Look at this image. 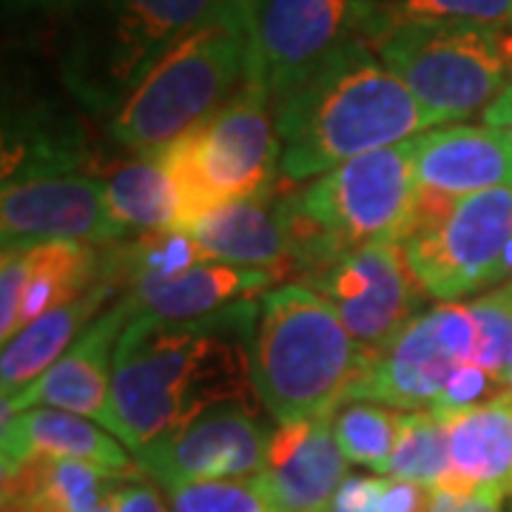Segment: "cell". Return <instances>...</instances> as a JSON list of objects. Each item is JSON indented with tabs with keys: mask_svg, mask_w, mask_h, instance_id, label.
Returning a JSON list of instances; mask_svg holds the SVG:
<instances>
[{
	"mask_svg": "<svg viewBox=\"0 0 512 512\" xmlns=\"http://www.w3.org/2000/svg\"><path fill=\"white\" fill-rule=\"evenodd\" d=\"M259 302H237L202 319L160 322L131 311L114 348L111 393L123 444L140 456L202 413L242 404L259 413L254 330Z\"/></svg>",
	"mask_w": 512,
	"mask_h": 512,
	"instance_id": "obj_1",
	"label": "cell"
},
{
	"mask_svg": "<svg viewBox=\"0 0 512 512\" xmlns=\"http://www.w3.org/2000/svg\"><path fill=\"white\" fill-rule=\"evenodd\" d=\"M271 106L279 174L288 183L322 177L439 126L367 43L333 52Z\"/></svg>",
	"mask_w": 512,
	"mask_h": 512,
	"instance_id": "obj_2",
	"label": "cell"
},
{
	"mask_svg": "<svg viewBox=\"0 0 512 512\" xmlns=\"http://www.w3.org/2000/svg\"><path fill=\"white\" fill-rule=\"evenodd\" d=\"M256 66L251 0H220L157 60L106 131L137 154L157 151L220 111Z\"/></svg>",
	"mask_w": 512,
	"mask_h": 512,
	"instance_id": "obj_3",
	"label": "cell"
},
{
	"mask_svg": "<svg viewBox=\"0 0 512 512\" xmlns=\"http://www.w3.org/2000/svg\"><path fill=\"white\" fill-rule=\"evenodd\" d=\"M370 365L328 302L302 282L262 296L254 330V387L276 424L333 419Z\"/></svg>",
	"mask_w": 512,
	"mask_h": 512,
	"instance_id": "obj_4",
	"label": "cell"
},
{
	"mask_svg": "<svg viewBox=\"0 0 512 512\" xmlns=\"http://www.w3.org/2000/svg\"><path fill=\"white\" fill-rule=\"evenodd\" d=\"M416 137L370 151L279 200L296 274L373 242H402L416 205Z\"/></svg>",
	"mask_w": 512,
	"mask_h": 512,
	"instance_id": "obj_5",
	"label": "cell"
},
{
	"mask_svg": "<svg viewBox=\"0 0 512 512\" xmlns=\"http://www.w3.org/2000/svg\"><path fill=\"white\" fill-rule=\"evenodd\" d=\"M220 0H80L66 18L60 80L94 117H111L157 60Z\"/></svg>",
	"mask_w": 512,
	"mask_h": 512,
	"instance_id": "obj_6",
	"label": "cell"
},
{
	"mask_svg": "<svg viewBox=\"0 0 512 512\" xmlns=\"http://www.w3.org/2000/svg\"><path fill=\"white\" fill-rule=\"evenodd\" d=\"M157 151L180 183L185 225L228 202L271 197L279 177V137L262 66L220 111Z\"/></svg>",
	"mask_w": 512,
	"mask_h": 512,
	"instance_id": "obj_7",
	"label": "cell"
},
{
	"mask_svg": "<svg viewBox=\"0 0 512 512\" xmlns=\"http://www.w3.org/2000/svg\"><path fill=\"white\" fill-rule=\"evenodd\" d=\"M376 52L439 123L484 114L512 80V26L399 23Z\"/></svg>",
	"mask_w": 512,
	"mask_h": 512,
	"instance_id": "obj_8",
	"label": "cell"
},
{
	"mask_svg": "<svg viewBox=\"0 0 512 512\" xmlns=\"http://www.w3.org/2000/svg\"><path fill=\"white\" fill-rule=\"evenodd\" d=\"M271 103L348 43L379 49L396 29L393 0H251Z\"/></svg>",
	"mask_w": 512,
	"mask_h": 512,
	"instance_id": "obj_9",
	"label": "cell"
},
{
	"mask_svg": "<svg viewBox=\"0 0 512 512\" xmlns=\"http://www.w3.org/2000/svg\"><path fill=\"white\" fill-rule=\"evenodd\" d=\"M510 245V185L461 197L444 217L413 228L402 239L421 288L441 302H456L504 282V256Z\"/></svg>",
	"mask_w": 512,
	"mask_h": 512,
	"instance_id": "obj_10",
	"label": "cell"
},
{
	"mask_svg": "<svg viewBox=\"0 0 512 512\" xmlns=\"http://www.w3.org/2000/svg\"><path fill=\"white\" fill-rule=\"evenodd\" d=\"M476 350V322L461 302H441L416 316L353 384L348 402L393 410H433L461 365Z\"/></svg>",
	"mask_w": 512,
	"mask_h": 512,
	"instance_id": "obj_11",
	"label": "cell"
},
{
	"mask_svg": "<svg viewBox=\"0 0 512 512\" xmlns=\"http://www.w3.org/2000/svg\"><path fill=\"white\" fill-rule=\"evenodd\" d=\"M299 282L328 302L370 356L382 353L421 316V302L427 296L396 239L356 248Z\"/></svg>",
	"mask_w": 512,
	"mask_h": 512,
	"instance_id": "obj_12",
	"label": "cell"
},
{
	"mask_svg": "<svg viewBox=\"0 0 512 512\" xmlns=\"http://www.w3.org/2000/svg\"><path fill=\"white\" fill-rule=\"evenodd\" d=\"M271 433L262 430L256 410L242 404H225L202 413L177 436L151 444L137 458L148 478L163 490L220 481V478H254L265 467Z\"/></svg>",
	"mask_w": 512,
	"mask_h": 512,
	"instance_id": "obj_13",
	"label": "cell"
},
{
	"mask_svg": "<svg viewBox=\"0 0 512 512\" xmlns=\"http://www.w3.org/2000/svg\"><path fill=\"white\" fill-rule=\"evenodd\" d=\"M0 237L3 245L55 239L92 245L126 242L111 220L103 180L89 174L3 183Z\"/></svg>",
	"mask_w": 512,
	"mask_h": 512,
	"instance_id": "obj_14",
	"label": "cell"
},
{
	"mask_svg": "<svg viewBox=\"0 0 512 512\" xmlns=\"http://www.w3.org/2000/svg\"><path fill=\"white\" fill-rule=\"evenodd\" d=\"M131 319L126 296H120L109 311L97 316L80 339L60 356L49 373H43L29 390L15 399H3V416L20 413L29 407H55L74 416L106 427L114 439H123V427L114 410L111 393V370H114V348L120 333Z\"/></svg>",
	"mask_w": 512,
	"mask_h": 512,
	"instance_id": "obj_15",
	"label": "cell"
},
{
	"mask_svg": "<svg viewBox=\"0 0 512 512\" xmlns=\"http://www.w3.org/2000/svg\"><path fill=\"white\" fill-rule=\"evenodd\" d=\"M333 419L276 424L265 467L256 476L274 512H330L348 478V458L333 436Z\"/></svg>",
	"mask_w": 512,
	"mask_h": 512,
	"instance_id": "obj_16",
	"label": "cell"
},
{
	"mask_svg": "<svg viewBox=\"0 0 512 512\" xmlns=\"http://www.w3.org/2000/svg\"><path fill=\"white\" fill-rule=\"evenodd\" d=\"M3 473L29 458H63L94 464L123 478H146L131 450L111 436L106 427L55 407H29L3 416Z\"/></svg>",
	"mask_w": 512,
	"mask_h": 512,
	"instance_id": "obj_17",
	"label": "cell"
},
{
	"mask_svg": "<svg viewBox=\"0 0 512 512\" xmlns=\"http://www.w3.org/2000/svg\"><path fill=\"white\" fill-rule=\"evenodd\" d=\"M288 274L276 268H239L222 262H200L183 274L137 279L126 288V302L137 316L160 322L202 319L228 305L265 296Z\"/></svg>",
	"mask_w": 512,
	"mask_h": 512,
	"instance_id": "obj_18",
	"label": "cell"
},
{
	"mask_svg": "<svg viewBox=\"0 0 512 512\" xmlns=\"http://www.w3.org/2000/svg\"><path fill=\"white\" fill-rule=\"evenodd\" d=\"M416 185L441 197L512 188V148L490 126L430 128L416 137Z\"/></svg>",
	"mask_w": 512,
	"mask_h": 512,
	"instance_id": "obj_19",
	"label": "cell"
},
{
	"mask_svg": "<svg viewBox=\"0 0 512 512\" xmlns=\"http://www.w3.org/2000/svg\"><path fill=\"white\" fill-rule=\"evenodd\" d=\"M183 231L197 242L205 262L296 274L282 211L271 197L220 205L188 222Z\"/></svg>",
	"mask_w": 512,
	"mask_h": 512,
	"instance_id": "obj_20",
	"label": "cell"
},
{
	"mask_svg": "<svg viewBox=\"0 0 512 512\" xmlns=\"http://www.w3.org/2000/svg\"><path fill=\"white\" fill-rule=\"evenodd\" d=\"M447 427L453 476L441 490L512 495V402L498 399L436 413Z\"/></svg>",
	"mask_w": 512,
	"mask_h": 512,
	"instance_id": "obj_21",
	"label": "cell"
},
{
	"mask_svg": "<svg viewBox=\"0 0 512 512\" xmlns=\"http://www.w3.org/2000/svg\"><path fill=\"white\" fill-rule=\"evenodd\" d=\"M120 296H123V285L114 279H103L92 291L40 316L32 328L15 336L3 348V359H0L3 399H15L23 390H29L43 373H49L60 362V356L80 339V333L97 316L109 311Z\"/></svg>",
	"mask_w": 512,
	"mask_h": 512,
	"instance_id": "obj_22",
	"label": "cell"
},
{
	"mask_svg": "<svg viewBox=\"0 0 512 512\" xmlns=\"http://www.w3.org/2000/svg\"><path fill=\"white\" fill-rule=\"evenodd\" d=\"M103 188L123 239L180 231L185 225L183 191L160 151H143L137 160L114 168Z\"/></svg>",
	"mask_w": 512,
	"mask_h": 512,
	"instance_id": "obj_23",
	"label": "cell"
},
{
	"mask_svg": "<svg viewBox=\"0 0 512 512\" xmlns=\"http://www.w3.org/2000/svg\"><path fill=\"white\" fill-rule=\"evenodd\" d=\"M23 245H26V259H29V276H26V293L20 302L18 322H15V336L32 328L40 316L92 291L103 279H111L106 245L74 242V239L23 242Z\"/></svg>",
	"mask_w": 512,
	"mask_h": 512,
	"instance_id": "obj_24",
	"label": "cell"
},
{
	"mask_svg": "<svg viewBox=\"0 0 512 512\" xmlns=\"http://www.w3.org/2000/svg\"><path fill=\"white\" fill-rule=\"evenodd\" d=\"M83 128L52 109L6 114L3 123V183L69 177L86 165Z\"/></svg>",
	"mask_w": 512,
	"mask_h": 512,
	"instance_id": "obj_25",
	"label": "cell"
},
{
	"mask_svg": "<svg viewBox=\"0 0 512 512\" xmlns=\"http://www.w3.org/2000/svg\"><path fill=\"white\" fill-rule=\"evenodd\" d=\"M123 476L63 458H29L3 473V510L94 512Z\"/></svg>",
	"mask_w": 512,
	"mask_h": 512,
	"instance_id": "obj_26",
	"label": "cell"
},
{
	"mask_svg": "<svg viewBox=\"0 0 512 512\" xmlns=\"http://www.w3.org/2000/svg\"><path fill=\"white\" fill-rule=\"evenodd\" d=\"M387 476L441 490L453 476L447 427L433 410H402L399 439Z\"/></svg>",
	"mask_w": 512,
	"mask_h": 512,
	"instance_id": "obj_27",
	"label": "cell"
},
{
	"mask_svg": "<svg viewBox=\"0 0 512 512\" xmlns=\"http://www.w3.org/2000/svg\"><path fill=\"white\" fill-rule=\"evenodd\" d=\"M333 436L348 461L387 473L399 439L402 410L373 402L342 404L333 416Z\"/></svg>",
	"mask_w": 512,
	"mask_h": 512,
	"instance_id": "obj_28",
	"label": "cell"
},
{
	"mask_svg": "<svg viewBox=\"0 0 512 512\" xmlns=\"http://www.w3.org/2000/svg\"><path fill=\"white\" fill-rule=\"evenodd\" d=\"M165 495L171 512H274L256 476L194 481L171 487Z\"/></svg>",
	"mask_w": 512,
	"mask_h": 512,
	"instance_id": "obj_29",
	"label": "cell"
},
{
	"mask_svg": "<svg viewBox=\"0 0 512 512\" xmlns=\"http://www.w3.org/2000/svg\"><path fill=\"white\" fill-rule=\"evenodd\" d=\"M399 23H484L512 26V0H393Z\"/></svg>",
	"mask_w": 512,
	"mask_h": 512,
	"instance_id": "obj_30",
	"label": "cell"
},
{
	"mask_svg": "<svg viewBox=\"0 0 512 512\" xmlns=\"http://www.w3.org/2000/svg\"><path fill=\"white\" fill-rule=\"evenodd\" d=\"M26 276H29L26 245L23 242L3 245V256H0V339L3 345H9L15 336L20 302L26 293Z\"/></svg>",
	"mask_w": 512,
	"mask_h": 512,
	"instance_id": "obj_31",
	"label": "cell"
},
{
	"mask_svg": "<svg viewBox=\"0 0 512 512\" xmlns=\"http://www.w3.org/2000/svg\"><path fill=\"white\" fill-rule=\"evenodd\" d=\"M507 390V384L501 379L490 376L487 370H481L476 365H461L453 373V379L447 384L441 402L433 407V413H447V410H464V407H473V404L490 402L498 399V390Z\"/></svg>",
	"mask_w": 512,
	"mask_h": 512,
	"instance_id": "obj_32",
	"label": "cell"
},
{
	"mask_svg": "<svg viewBox=\"0 0 512 512\" xmlns=\"http://www.w3.org/2000/svg\"><path fill=\"white\" fill-rule=\"evenodd\" d=\"M387 478L348 476L333 495L330 512H379Z\"/></svg>",
	"mask_w": 512,
	"mask_h": 512,
	"instance_id": "obj_33",
	"label": "cell"
},
{
	"mask_svg": "<svg viewBox=\"0 0 512 512\" xmlns=\"http://www.w3.org/2000/svg\"><path fill=\"white\" fill-rule=\"evenodd\" d=\"M109 498L114 512H171L146 478H123Z\"/></svg>",
	"mask_w": 512,
	"mask_h": 512,
	"instance_id": "obj_34",
	"label": "cell"
},
{
	"mask_svg": "<svg viewBox=\"0 0 512 512\" xmlns=\"http://www.w3.org/2000/svg\"><path fill=\"white\" fill-rule=\"evenodd\" d=\"M501 501L487 490H433L427 512H501Z\"/></svg>",
	"mask_w": 512,
	"mask_h": 512,
	"instance_id": "obj_35",
	"label": "cell"
},
{
	"mask_svg": "<svg viewBox=\"0 0 512 512\" xmlns=\"http://www.w3.org/2000/svg\"><path fill=\"white\" fill-rule=\"evenodd\" d=\"M430 493L433 490L413 484V481L387 478L379 512H427L430 510Z\"/></svg>",
	"mask_w": 512,
	"mask_h": 512,
	"instance_id": "obj_36",
	"label": "cell"
},
{
	"mask_svg": "<svg viewBox=\"0 0 512 512\" xmlns=\"http://www.w3.org/2000/svg\"><path fill=\"white\" fill-rule=\"evenodd\" d=\"M484 126L501 131V134H504V140H507L512 148V80H510V86L495 97L493 106L484 111Z\"/></svg>",
	"mask_w": 512,
	"mask_h": 512,
	"instance_id": "obj_37",
	"label": "cell"
},
{
	"mask_svg": "<svg viewBox=\"0 0 512 512\" xmlns=\"http://www.w3.org/2000/svg\"><path fill=\"white\" fill-rule=\"evenodd\" d=\"M18 12H32V15H49V18H69L74 6L80 0H6Z\"/></svg>",
	"mask_w": 512,
	"mask_h": 512,
	"instance_id": "obj_38",
	"label": "cell"
},
{
	"mask_svg": "<svg viewBox=\"0 0 512 512\" xmlns=\"http://www.w3.org/2000/svg\"><path fill=\"white\" fill-rule=\"evenodd\" d=\"M504 396L512 402V370H510V376H507V390H504Z\"/></svg>",
	"mask_w": 512,
	"mask_h": 512,
	"instance_id": "obj_39",
	"label": "cell"
}]
</instances>
